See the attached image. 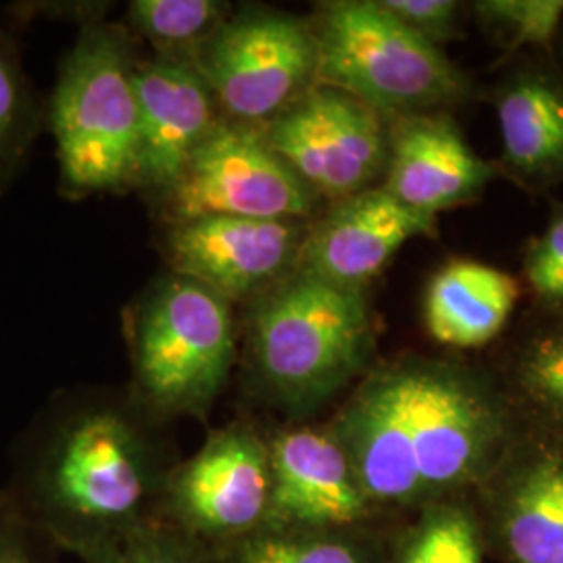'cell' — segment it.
I'll return each instance as SVG.
<instances>
[{
  "instance_id": "cell-9",
  "label": "cell",
  "mask_w": 563,
  "mask_h": 563,
  "mask_svg": "<svg viewBox=\"0 0 563 563\" xmlns=\"http://www.w3.org/2000/svg\"><path fill=\"white\" fill-rule=\"evenodd\" d=\"M269 493V446L253 428L234 423L165 478L162 518L211 549L260 530Z\"/></svg>"
},
{
  "instance_id": "cell-3",
  "label": "cell",
  "mask_w": 563,
  "mask_h": 563,
  "mask_svg": "<svg viewBox=\"0 0 563 563\" xmlns=\"http://www.w3.org/2000/svg\"><path fill=\"white\" fill-rule=\"evenodd\" d=\"M139 430L118 411H86L63 423L32 474V501L46 534L109 530L146 516L162 497Z\"/></svg>"
},
{
  "instance_id": "cell-14",
  "label": "cell",
  "mask_w": 563,
  "mask_h": 563,
  "mask_svg": "<svg viewBox=\"0 0 563 563\" xmlns=\"http://www.w3.org/2000/svg\"><path fill=\"white\" fill-rule=\"evenodd\" d=\"M437 218L397 201L386 188H367L323 220L299 251L305 274L346 288H362L405 242L430 234Z\"/></svg>"
},
{
  "instance_id": "cell-23",
  "label": "cell",
  "mask_w": 563,
  "mask_h": 563,
  "mask_svg": "<svg viewBox=\"0 0 563 563\" xmlns=\"http://www.w3.org/2000/svg\"><path fill=\"white\" fill-rule=\"evenodd\" d=\"M397 563H483L474 522L460 507L434 505L407 539Z\"/></svg>"
},
{
  "instance_id": "cell-18",
  "label": "cell",
  "mask_w": 563,
  "mask_h": 563,
  "mask_svg": "<svg viewBox=\"0 0 563 563\" xmlns=\"http://www.w3.org/2000/svg\"><path fill=\"white\" fill-rule=\"evenodd\" d=\"M48 539L81 563H213L207 544L162 516L109 530L48 534Z\"/></svg>"
},
{
  "instance_id": "cell-10",
  "label": "cell",
  "mask_w": 563,
  "mask_h": 563,
  "mask_svg": "<svg viewBox=\"0 0 563 563\" xmlns=\"http://www.w3.org/2000/svg\"><path fill=\"white\" fill-rule=\"evenodd\" d=\"M262 132L311 192L330 199L365 190L388 159L378 111L322 84L309 88Z\"/></svg>"
},
{
  "instance_id": "cell-1",
  "label": "cell",
  "mask_w": 563,
  "mask_h": 563,
  "mask_svg": "<svg viewBox=\"0 0 563 563\" xmlns=\"http://www.w3.org/2000/svg\"><path fill=\"white\" fill-rule=\"evenodd\" d=\"M334 437L372 507L439 505L476 483L504 444V413L453 369L401 363L346 402Z\"/></svg>"
},
{
  "instance_id": "cell-27",
  "label": "cell",
  "mask_w": 563,
  "mask_h": 563,
  "mask_svg": "<svg viewBox=\"0 0 563 563\" xmlns=\"http://www.w3.org/2000/svg\"><path fill=\"white\" fill-rule=\"evenodd\" d=\"M383 7L430 42L446 32L455 15V2L449 0H386Z\"/></svg>"
},
{
  "instance_id": "cell-26",
  "label": "cell",
  "mask_w": 563,
  "mask_h": 563,
  "mask_svg": "<svg viewBox=\"0 0 563 563\" xmlns=\"http://www.w3.org/2000/svg\"><path fill=\"white\" fill-rule=\"evenodd\" d=\"M528 278L544 297L563 299V218L532 249Z\"/></svg>"
},
{
  "instance_id": "cell-12",
  "label": "cell",
  "mask_w": 563,
  "mask_h": 563,
  "mask_svg": "<svg viewBox=\"0 0 563 563\" xmlns=\"http://www.w3.org/2000/svg\"><path fill=\"white\" fill-rule=\"evenodd\" d=\"M301 244L295 222L199 218L176 223L167 251L176 276L242 301L278 280L299 260Z\"/></svg>"
},
{
  "instance_id": "cell-7",
  "label": "cell",
  "mask_w": 563,
  "mask_h": 563,
  "mask_svg": "<svg viewBox=\"0 0 563 563\" xmlns=\"http://www.w3.org/2000/svg\"><path fill=\"white\" fill-rule=\"evenodd\" d=\"M225 120L263 128L316 86L311 25L267 9L232 13L190 55Z\"/></svg>"
},
{
  "instance_id": "cell-24",
  "label": "cell",
  "mask_w": 563,
  "mask_h": 563,
  "mask_svg": "<svg viewBox=\"0 0 563 563\" xmlns=\"http://www.w3.org/2000/svg\"><path fill=\"white\" fill-rule=\"evenodd\" d=\"M481 9L516 30L514 46L547 44L553 38L563 15L562 0H499L484 2Z\"/></svg>"
},
{
  "instance_id": "cell-13",
  "label": "cell",
  "mask_w": 563,
  "mask_h": 563,
  "mask_svg": "<svg viewBox=\"0 0 563 563\" xmlns=\"http://www.w3.org/2000/svg\"><path fill=\"white\" fill-rule=\"evenodd\" d=\"M139 155L134 184L167 192L222 120L207 81L184 57H157L134 69Z\"/></svg>"
},
{
  "instance_id": "cell-28",
  "label": "cell",
  "mask_w": 563,
  "mask_h": 563,
  "mask_svg": "<svg viewBox=\"0 0 563 563\" xmlns=\"http://www.w3.org/2000/svg\"><path fill=\"white\" fill-rule=\"evenodd\" d=\"M0 563H44L25 530L7 518H0Z\"/></svg>"
},
{
  "instance_id": "cell-22",
  "label": "cell",
  "mask_w": 563,
  "mask_h": 563,
  "mask_svg": "<svg viewBox=\"0 0 563 563\" xmlns=\"http://www.w3.org/2000/svg\"><path fill=\"white\" fill-rule=\"evenodd\" d=\"M41 113L13 41L0 30V197L20 174L36 139Z\"/></svg>"
},
{
  "instance_id": "cell-4",
  "label": "cell",
  "mask_w": 563,
  "mask_h": 563,
  "mask_svg": "<svg viewBox=\"0 0 563 563\" xmlns=\"http://www.w3.org/2000/svg\"><path fill=\"white\" fill-rule=\"evenodd\" d=\"M134 63L120 30L92 25L60 63L48 107L60 180L76 195L134 181L139 99Z\"/></svg>"
},
{
  "instance_id": "cell-11",
  "label": "cell",
  "mask_w": 563,
  "mask_h": 563,
  "mask_svg": "<svg viewBox=\"0 0 563 563\" xmlns=\"http://www.w3.org/2000/svg\"><path fill=\"white\" fill-rule=\"evenodd\" d=\"M267 446L272 493L262 528L351 530L374 511L332 430H286Z\"/></svg>"
},
{
  "instance_id": "cell-15",
  "label": "cell",
  "mask_w": 563,
  "mask_h": 563,
  "mask_svg": "<svg viewBox=\"0 0 563 563\" xmlns=\"http://www.w3.org/2000/svg\"><path fill=\"white\" fill-rule=\"evenodd\" d=\"M384 188L402 205L434 216L462 202L490 180L493 172L446 118H405L390 141Z\"/></svg>"
},
{
  "instance_id": "cell-2",
  "label": "cell",
  "mask_w": 563,
  "mask_h": 563,
  "mask_svg": "<svg viewBox=\"0 0 563 563\" xmlns=\"http://www.w3.org/2000/svg\"><path fill=\"white\" fill-rule=\"evenodd\" d=\"M249 342L263 393L305 416L362 372L374 328L362 288L299 272L257 302Z\"/></svg>"
},
{
  "instance_id": "cell-21",
  "label": "cell",
  "mask_w": 563,
  "mask_h": 563,
  "mask_svg": "<svg viewBox=\"0 0 563 563\" xmlns=\"http://www.w3.org/2000/svg\"><path fill=\"white\" fill-rule=\"evenodd\" d=\"M128 13L132 25L159 51V57L184 59H190L232 15L228 4L216 0H136Z\"/></svg>"
},
{
  "instance_id": "cell-5",
  "label": "cell",
  "mask_w": 563,
  "mask_h": 563,
  "mask_svg": "<svg viewBox=\"0 0 563 563\" xmlns=\"http://www.w3.org/2000/svg\"><path fill=\"white\" fill-rule=\"evenodd\" d=\"M234 363L228 301L202 284L169 278L142 305L134 328V380L157 416H202Z\"/></svg>"
},
{
  "instance_id": "cell-20",
  "label": "cell",
  "mask_w": 563,
  "mask_h": 563,
  "mask_svg": "<svg viewBox=\"0 0 563 563\" xmlns=\"http://www.w3.org/2000/svg\"><path fill=\"white\" fill-rule=\"evenodd\" d=\"M209 551L213 563H386L353 530L260 528Z\"/></svg>"
},
{
  "instance_id": "cell-17",
  "label": "cell",
  "mask_w": 563,
  "mask_h": 563,
  "mask_svg": "<svg viewBox=\"0 0 563 563\" xmlns=\"http://www.w3.org/2000/svg\"><path fill=\"white\" fill-rule=\"evenodd\" d=\"M499 532L514 563H563V457L523 470L505 497Z\"/></svg>"
},
{
  "instance_id": "cell-6",
  "label": "cell",
  "mask_w": 563,
  "mask_h": 563,
  "mask_svg": "<svg viewBox=\"0 0 563 563\" xmlns=\"http://www.w3.org/2000/svg\"><path fill=\"white\" fill-rule=\"evenodd\" d=\"M311 30L318 44L316 84L342 90L374 111L444 101L460 90L457 71L434 42L383 2H328Z\"/></svg>"
},
{
  "instance_id": "cell-19",
  "label": "cell",
  "mask_w": 563,
  "mask_h": 563,
  "mask_svg": "<svg viewBox=\"0 0 563 563\" xmlns=\"http://www.w3.org/2000/svg\"><path fill=\"white\" fill-rule=\"evenodd\" d=\"M505 157L526 172L563 163V95L543 81H523L499 104Z\"/></svg>"
},
{
  "instance_id": "cell-16",
  "label": "cell",
  "mask_w": 563,
  "mask_h": 563,
  "mask_svg": "<svg viewBox=\"0 0 563 563\" xmlns=\"http://www.w3.org/2000/svg\"><path fill=\"white\" fill-rule=\"evenodd\" d=\"M518 301V284L501 269L455 262L441 269L426 292V325L449 346H481L495 339Z\"/></svg>"
},
{
  "instance_id": "cell-25",
  "label": "cell",
  "mask_w": 563,
  "mask_h": 563,
  "mask_svg": "<svg viewBox=\"0 0 563 563\" xmlns=\"http://www.w3.org/2000/svg\"><path fill=\"white\" fill-rule=\"evenodd\" d=\"M522 378L537 401L563 416V334L547 336L530 349Z\"/></svg>"
},
{
  "instance_id": "cell-8",
  "label": "cell",
  "mask_w": 563,
  "mask_h": 563,
  "mask_svg": "<svg viewBox=\"0 0 563 563\" xmlns=\"http://www.w3.org/2000/svg\"><path fill=\"white\" fill-rule=\"evenodd\" d=\"M165 199L176 223L199 218L295 222L309 216L313 192L272 151L262 128L222 118Z\"/></svg>"
}]
</instances>
